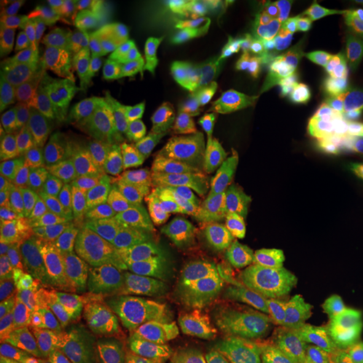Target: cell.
Returning <instances> with one entry per match:
<instances>
[{"mask_svg": "<svg viewBox=\"0 0 363 363\" xmlns=\"http://www.w3.org/2000/svg\"><path fill=\"white\" fill-rule=\"evenodd\" d=\"M199 320L234 348L274 360H296L308 350L305 337L291 323L283 286L261 244L229 291Z\"/></svg>", "mask_w": 363, "mask_h": 363, "instance_id": "6da1fadb", "label": "cell"}, {"mask_svg": "<svg viewBox=\"0 0 363 363\" xmlns=\"http://www.w3.org/2000/svg\"><path fill=\"white\" fill-rule=\"evenodd\" d=\"M103 203L128 252L138 296L148 305L167 301L172 262L197 225L187 203L167 197H133L116 182Z\"/></svg>", "mask_w": 363, "mask_h": 363, "instance_id": "7a4b0ae2", "label": "cell"}, {"mask_svg": "<svg viewBox=\"0 0 363 363\" xmlns=\"http://www.w3.org/2000/svg\"><path fill=\"white\" fill-rule=\"evenodd\" d=\"M182 145L184 138L169 123L115 118L101 155L113 175L123 174L150 194L187 203L180 180Z\"/></svg>", "mask_w": 363, "mask_h": 363, "instance_id": "3957f363", "label": "cell"}, {"mask_svg": "<svg viewBox=\"0 0 363 363\" xmlns=\"http://www.w3.org/2000/svg\"><path fill=\"white\" fill-rule=\"evenodd\" d=\"M99 165L101 155L94 162H81L22 157L11 150L4 155L2 187L35 219H43L83 192Z\"/></svg>", "mask_w": 363, "mask_h": 363, "instance_id": "277c9868", "label": "cell"}, {"mask_svg": "<svg viewBox=\"0 0 363 363\" xmlns=\"http://www.w3.org/2000/svg\"><path fill=\"white\" fill-rule=\"evenodd\" d=\"M113 182V172L101 155V165L88 187L65 206L39 219L40 249L48 256L66 259L74 269L91 271V230Z\"/></svg>", "mask_w": 363, "mask_h": 363, "instance_id": "5b68a950", "label": "cell"}, {"mask_svg": "<svg viewBox=\"0 0 363 363\" xmlns=\"http://www.w3.org/2000/svg\"><path fill=\"white\" fill-rule=\"evenodd\" d=\"M69 315L89 363H111L128 330L126 299L108 288L93 272L76 269Z\"/></svg>", "mask_w": 363, "mask_h": 363, "instance_id": "8992f818", "label": "cell"}, {"mask_svg": "<svg viewBox=\"0 0 363 363\" xmlns=\"http://www.w3.org/2000/svg\"><path fill=\"white\" fill-rule=\"evenodd\" d=\"M259 244L234 242L207 249L185 262L169 289L167 303L201 318L211 311L238 279Z\"/></svg>", "mask_w": 363, "mask_h": 363, "instance_id": "52a82bcc", "label": "cell"}, {"mask_svg": "<svg viewBox=\"0 0 363 363\" xmlns=\"http://www.w3.org/2000/svg\"><path fill=\"white\" fill-rule=\"evenodd\" d=\"M225 147L224 120L208 121L182 145V165L197 190L201 220L206 225L214 224L227 206L222 194Z\"/></svg>", "mask_w": 363, "mask_h": 363, "instance_id": "ba28073f", "label": "cell"}, {"mask_svg": "<svg viewBox=\"0 0 363 363\" xmlns=\"http://www.w3.org/2000/svg\"><path fill=\"white\" fill-rule=\"evenodd\" d=\"M262 235L261 249L283 286L294 330L303 337H315L323 308L315 293V264L303 261L296 252L286 247L272 229H264Z\"/></svg>", "mask_w": 363, "mask_h": 363, "instance_id": "9c48e42d", "label": "cell"}, {"mask_svg": "<svg viewBox=\"0 0 363 363\" xmlns=\"http://www.w3.org/2000/svg\"><path fill=\"white\" fill-rule=\"evenodd\" d=\"M179 79L152 69H138L104 98L116 118L163 121L174 126V96Z\"/></svg>", "mask_w": 363, "mask_h": 363, "instance_id": "30bf717a", "label": "cell"}, {"mask_svg": "<svg viewBox=\"0 0 363 363\" xmlns=\"http://www.w3.org/2000/svg\"><path fill=\"white\" fill-rule=\"evenodd\" d=\"M242 78L269 91L296 115L321 101L320 69L308 59H269L254 66Z\"/></svg>", "mask_w": 363, "mask_h": 363, "instance_id": "8fae6325", "label": "cell"}, {"mask_svg": "<svg viewBox=\"0 0 363 363\" xmlns=\"http://www.w3.org/2000/svg\"><path fill=\"white\" fill-rule=\"evenodd\" d=\"M91 249H93V266L89 272H93L99 281H103L121 298L133 299L138 296V286H136L128 252L104 203L99 208L91 230Z\"/></svg>", "mask_w": 363, "mask_h": 363, "instance_id": "7c38bea8", "label": "cell"}, {"mask_svg": "<svg viewBox=\"0 0 363 363\" xmlns=\"http://www.w3.org/2000/svg\"><path fill=\"white\" fill-rule=\"evenodd\" d=\"M69 43L72 49L96 45L110 54L115 62L128 65L148 51L152 39L125 16L99 12L72 33Z\"/></svg>", "mask_w": 363, "mask_h": 363, "instance_id": "4fadbf2b", "label": "cell"}, {"mask_svg": "<svg viewBox=\"0 0 363 363\" xmlns=\"http://www.w3.org/2000/svg\"><path fill=\"white\" fill-rule=\"evenodd\" d=\"M251 51V44L242 35L224 24H212L195 30L185 57L194 72L217 78L242 66Z\"/></svg>", "mask_w": 363, "mask_h": 363, "instance_id": "5bb4252c", "label": "cell"}, {"mask_svg": "<svg viewBox=\"0 0 363 363\" xmlns=\"http://www.w3.org/2000/svg\"><path fill=\"white\" fill-rule=\"evenodd\" d=\"M40 249L39 219L27 212L2 187L0 202V278L12 276Z\"/></svg>", "mask_w": 363, "mask_h": 363, "instance_id": "9a60e30c", "label": "cell"}, {"mask_svg": "<svg viewBox=\"0 0 363 363\" xmlns=\"http://www.w3.org/2000/svg\"><path fill=\"white\" fill-rule=\"evenodd\" d=\"M224 89L219 79L194 72L179 79L174 96V126L187 138L208 121L224 120Z\"/></svg>", "mask_w": 363, "mask_h": 363, "instance_id": "2e32d148", "label": "cell"}, {"mask_svg": "<svg viewBox=\"0 0 363 363\" xmlns=\"http://www.w3.org/2000/svg\"><path fill=\"white\" fill-rule=\"evenodd\" d=\"M22 157L65 158V160L94 162L99 158L98 131L84 126L78 118L40 133L33 143L12 150Z\"/></svg>", "mask_w": 363, "mask_h": 363, "instance_id": "e0dca14e", "label": "cell"}, {"mask_svg": "<svg viewBox=\"0 0 363 363\" xmlns=\"http://www.w3.org/2000/svg\"><path fill=\"white\" fill-rule=\"evenodd\" d=\"M39 72L13 71L2 66L0 74V135L2 142L24 135L34 118Z\"/></svg>", "mask_w": 363, "mask_h": 363, "instance_id": "ac0fdd59", "label": "cell"}, {"mask_svg": "<svg viewBox=\"0 0 363 363\" xmlns=\"http://www.w3.org/2000/svg\"><path fill=\"white\" fill-rule=\"evenodd\" d=\"M315 340L321 350L343 357L363 342V313L353 299L321 308Z\"/></svg>", "mask_w": 363, "mask_h": 363, "instance_id": "d6986e66", "label": "cell"}, {"mask_svg": "<svg viewBox=\"0 0 363 363\" xmlns=\"http://www.w3.org/2000/svg\"><path fill=\"white\" fill-rule=\"evenodd\" d=\"M362 162V152L357 143L350 148L303 162L301 195L311 192H331L345 182H352L357 189Z\"/></svg>", "mask_w": 363, "mask_h": 363, "instance_id": "ffe728a7", "label": "cell"}, {"mask_svg": "<svg viewBox=\"0 0 363 363\" xmlns=\"http://www.w3.org/2000/svg\"><path fill=\"white\" fill-rule=\"evenodd\" d=\"M72 51L69 39L38 38L2 43V66L13 71L39 72L49 69L61 74L62 65Z\"/></svg>", "mask_w": 363, "mask_h": 363, "instance_id": "44dd1931", "label": "cell"}, {"mask_svg": "<svg viewBox=\"0 0 363 363\" xmlns=\"http://www.w3.org/2000/svg\"><path fill=\"white\" fill-rule=\"evenodd\" d=\"M40 274L38 267L12 279L2 293L4 315L17 335L35 333L40 323Z\"/></svg>", "mask_w": 363, "mask_h": 363, "instance_id": "7402d4cb", "label": "cell"}, {"mask_svg": "<svg viewBox=\"0 0 363 363\" xmlns=\"http://www.w3.org/2000/svg\"><path fill=\"white\" fill-rule=\"evenodd\" d=\"M303 189V162L289 152L267 148L257 170V194L264 201L299 197Z\"/></svg>", "mask_w": 363, "mask_h": 363, "instance_id": "603a6c76", "label": "cell"}, {"mask_svg": "<svg viewBox=\"0 0 363 363\" xmlns=\"http://www.w3.org/2000/svg\"><path fill=\"white\" fill-rule=\"evenodd\" d=\"M40 274V323L48 330L69 310L74 296L76 269L66 259L45 256L38 266Z\"/></svg>", "mask_w": 363, "mask_h": 363, "instance_id": "cb8c5ba5", "label": "cell"}, {"mask_svg": "<svg viewBox=\"0 0 363 363\" xmlns=\"http://www.w3.org/2000/svg\"><path fill=\"white\" fill-rule=\"evenodd\" d=\"M363 269V254L335 266L315 264V293L321 306L350 299L357 291Z\"/></svg>", "mask_w": 363, "mask_h": 363, "instance_id": "d4e9b609", "label": "cell"}, {"mask_svg": "<svg viewBox=\"0 0 363 363\" xmlns=\"http://www.w3.org/2000/svg\"><path fill=\"white\" fill-rule=\"evenodd\" d=\"M43 363H89L69 311L57 318L40 337Z\"/></svg>", "mask_w": 363, "mask_h": 363, "instance_id": "484cf974", "label": "cell"}, {"mask_svg": "<svg viewBox=\"0 0 363 363\" xmlns=\"http://www.w3.org/2000/svg\"><path fill=\"white\" fill-rule=\"evenodd\" d=\"M190 4L180 0H160L158 12L148 29V38L162 44H179L187 51L190 38L195 33L190 16Z\"/></svg>", "mask_w": 363, "mask_h": 363, "instance_id": "4316f807", "label": "cell"}, {"mask_svg": "<svg viewBox=\"0 0 363 363\" xmlns=\"http://www.w3.org/2000/svg\"><path fill=\"white\" fill-rule=\"evenodd\" d=\"M224 89V118L225 128L229 130V140H238V142H256V140L264 138L257 128L256 120H254L252 108L249 104L247 94L239 78L229 83L222 84Z\"/></svg>", "mask_w": 363, "mask_h": 363, "instance_id": "83f0119b", "label": "cell"}, {"mask_svg": "<svg viewBox=\"0 0 363 363\" xmlns=\"http://www.w3.org/2000/svg\"><path fill=\"white\" fill-rule=\"evenodd\" d=\"M337 113V104L330 99H321L315 106L308 108L306 111L294 118L283 131H279V135L272 142V147L289 153L298 152L310 140L315 138L318 131L326 125V121Z\"/></svg>", "mask_w": 363, "mask_h": 363, "instance_id": "f1b7e54d", "label": "cell"}, {"mask_svg": "<svg viewBox=\"0 0 363 363\" xmlns=\"http://www.w3.org/2000/svg\"><path fill=\"white\" fill-rule=\"evenodd\" d=\"M61 79L65 81L69 91L72 103L76 108V118L88 128L98 131L96 128V113L91 104V86L89 74L83 52L79 49H72L66 57L61 69Z\"/></svg>", "mask_w": 363, "mask_h": 363, "instance_id": "f546056e", "label": "cell"}, {"mask_svg": "<svg viewBox=\"0 0 363 363\" xmlns=\"http://www.w3.org/2000/svg\"><path fill=\"white\" fill-rule=\"evenodd\" d=\"M115 363H180V352L160 333L145 328L130 335Z\"/></svg>", "mask_w": 363, "mask_h": 363, "instance_id": "4dcf8cb0", "label": "cell"}, {"mask_svg": "<svg viewBox=\"0 0 363 363\" xmlns=\"http://www.w3.org/2000/svg\"><path fill=\"white\" fill-rule=\"evenodd\" d=\"M239 81L242 83L244 91H246L249 104L252 108L254 120H256L257 128H259L262 136L269 135L271 131H283L298 116L296 113L289 110L279 98H276L269 91L247 83L242 76H240Z\"/></svg>", "mask_w": 363, "mask_h": 363, "instance_id": "1f68e13d", "label": "cell"}, {"mask_svg": "<svg viewBox=\"0 0 363 363\" xmlns=\"http://www.w3.org/2000/svg\"><path fill=\"white\" fill-rule=\"evenodd\" d=\"M61 6L62 4L57 2V0H44V2L30 4L19 16L11 17L6 22V27L2 30V43L40 38L45 26L51 22Z\"/></svg>", "mask_w": 363, "mask_h": 363, "instance_id": "d6a6232c", "label": "cell"}, {"mask_svg": "<svg viewBox=\"0 0 363 363\" xmlns=\"http://www.w3.org/2000/svg\"><path fill=\"white\" fill-rule=\"evenodd\" d=\"M76 118V108L72 103L69 91L61 78L48 81L43 91V101L38 116L39 128H54Z\"/></svg>", "mask_w": 363, "mask_h": 363, "instance_id": "836d02e7", "label": "cell"}, {"mask_svg": "<svg viewBox=\"0 0 363 363\" xmlns=\"http://www.w3.org/2000/svg\"><path fill=\"white\" fill-rule=\"evenodd\" d=\"M355 145L353 142V136L350 131L347 130V126L342 121V118L337 113L335 116H331L326 125L318 131L315 138L310 140L305 147H301L298 152H294L293 155L299 158L301 162L311 160V158L326 155V153L340 152V150L350 148Z\"/></svg>", "mask_w": 363, "mask_h": 363, "instance_id": "e575fe53", "label": "cell"}, {"mask_svg": "<svg viewBox=\"0 0 363 363\" xmlns=\"http://www.w3.org/2000/svg\"><path fill=\"white\" fill-rule=\"evenodd\" d=\"M256 160V148L251 142L229 140L225 147L224 169H222V194L225 199L246 179Z\"/></svg>", "mask_w": 363, "mask_h": 363, "instance_id": "d590c367", "label": "cell"}, {"mask_svg": "<svg viewBox=\"0 0 363 363\" xmlns=\"http://www.w3.org/2000/svg\"><path fill=\"white\" fill-rule=\"evenodd\" d=\"M83 52L86 67H88L89 74V86H91V104H93L94 113H98V106L106 93L108 84L113 76V67H115V61L108 52L103 49L96 48V45H88V48H81Z\"/></svg>", "mask_w": 363, "mask_h": 363, "instance_id": "8d00e7d4", "label": "cell"}, {"mask_svg": "<svg viewBox=\"0 0 363 363\" xmlns=\"http://www.w3.org/2000/svg\"><path fill=\"white\" fill-rule=\"evenodd\" d=\"M40 337H43L40 331L16 335L2 348V362L0 363H43Z\"/></svg>", "mask_w": 363, "mask_h": 363, "instance_id": "74e56055", "label": "cell"}, {"mask_svg": "<svg viewBox=\"0 0 363 363\" xmlns=\"http://www.w3.org/2000/svg\"><path fill=\"white\" fill-rule=\"evenodd\" d=\"M230 2L227 0H197L190 4L192 27H206L212 24H224Z\"/></svg>", "mask_w": 363, "mask_h": 363, "instance_id": "f35d334b", "label": "cell"}, {"mask_svg": "<svg viewBox=\"0 0 363 363\" xmlns=\"http://www.w3.org/2000/svg\"><path fill=\"white\" fill-rule=\"evenodd\" d=\"M158 6H160L158 0H120L118 2V7L126 19L147 35L150 26H152L158 12Z\"/></svg>", "mask_w": 363, "mask_h": 363, "instance_id": "ab89813d", "label": "cell"}, {"mask_svg": "<svg viewBox=\"0 0 363 363\" xmlns=\"http://www.w3.org/2000/svg\"><path fill=\"white\" fill-rule=\"evenodd\" d=\"M279 362L281 360H274V358L259 355V353L239 350V348L227 350L217 358V363H279Z\"/></svg>", "mask_w": 363, "mask_h": 363, "instance_id": "60d3db41", "label": "cell"}, {"mask_svg": "<svg viewBox=\"0 0 363 363\" xmlns=\"http://www.w3.org/2000/svg\"><path fill=\"white\" fill-rule=\"evenodd\" d=\"M338 363H363V342L360 345H357L353 350L348 353H345L343 357H340Z\"/></svg>", "mask_w": 363, "mask_h": 363, "instance_id": "b9f144b4", "label": "cell"}, {"mask_svg": "<svg viewBox=\"0 0 363 363\" xmlns=\"http://www.w3.org/2000/svg\"><path fill=\"white\" fill-rule=\"evenodd\" d=\"M180 363H211L207 360H202V358H197V357H189V355H184V353H180ZM217 363V362H214Z\"/></svg>", "mask_w": 363, "mask_h": 363, "instance_id": "7bdbcfd3", "label": "cell"}, {"mask_svg": "<svg viewBox=\"0 0 363 363\" xmlns=\"http://www.w3.org/2000/svg\"><path fill=\"white\" fill-rule=\"evenodd\" d=\"M301 363H338V362H335V360H321V358H316V357H308Z\"/></svg>", "mask_w": 363, "mask_h": 363, "instance_id": "ee69618b", "label": "cell"}, {"mask_svg": "<svg viewBox=\"0 0 363 363\" xmlns=\"http://www.w3.org/2000/svg\"><path fill=\"white\" fill-rule=\"evenodd\" d=\"M362 140H363V113H362ZM360 175H363V162H362V169H360Z\"/></svg>", "mask_w": 363, "mask_h": 363, "instance_id": "f6af8a7d", "label": "cell"}, {"mask_svg": "<svg viewBox=\"0 0 363 363\" xmlns=\"http://www.w3.org/2000/svg\"><path fill=\"white\" fill-rule=\"evenodd\" d=\"M279 363H301V362H296V360H281Z\"/></svg>", "mask_w": 363, "mask_h": 363, "instance_id": "bcb514c9", "label": "cell"}]
</instances>
